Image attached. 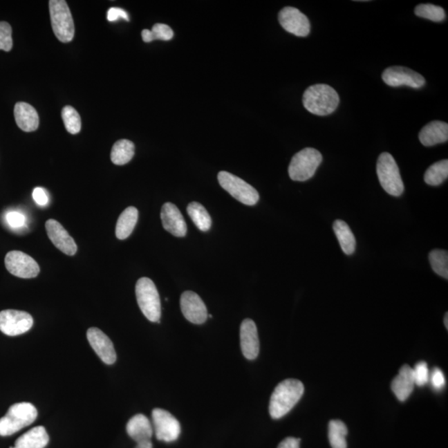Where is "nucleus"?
<instances>
[{"label":"nucleus","instance_id":"nucleus-1","mask_svg":"<svg viewBox=\"0 0 448 448\" xmlns=\"http://www.w3.org/2000/svg\"><path fill=\"white\" fill-rule=\"evenodd\" d=\"M300 380L288 379L278 384L271 396L269 413L274 419L284 417L292 410L304 393Z\"/></svg>","mask_w":448,"mask_h":448},{"label":"nucleus","instance_id":"nucleus-2","mask_svg":"<svg viewBox=\"0 0 448 448\" xmlns=\"http://www.w3.org/2000/svg\"><path fill=\"white\" fill-rule=\"evenodd\" d=\"M339 103L338 93L333 87L326 84L310 86L303 95V105L306 109L319 116L333 113Z\"/></svg>","mask_w":448,"mask_h":448},{"label":"nucleus","instance_id":"nucleus-3","mask_svg":"<svg viewBox=\"0 0 448 448\" xmlns=\"http://www.w3.org/2000/svg\"><path fill=\"white\" fill-rule=\"evenodd\" d=\"M37 417V410L30 402H18L8 409L6 416L0 418V436L7 437L31 425Z\"/></svg>","mask_w":448,"mask_h":448},{"label":"nucleus","instance_id":"nucleus-4","mask_svg":"<svg viewBox=\"0 0 448 448\" xmlns=\"http://www.w3.org/2000/svg\"><path fill=\"white\" fill-rule=\"evenodd\" d=\"M136 300L141 311L149 321L160 323L161 304L159 292L153 281L142 277L136 285Z\"/></svg>","mask_w":448,"mask_h":448},{"label":"nucleus","instance_id":"nucleus-5","mask_svg":"<svg viewBox=\"0 0 448 448\" xmlns=\"http://www.w3.org/2000/svg\"><path fill=\"white\" fill-rule=\"evenodd\" d=\"M377 174L383 189L394 197L404 193V185L400 169L394 158L389 153H382L377 162Z\"/></svg>","mask_w":448,"mask_h":448},{"label":"nucleus","instance_id":"nucleus-6","mask_svg":"<svg viewBox=\"0 0 448 448\" xmlns=\"http://www.w3.org/2000/svg\"><path fill=\"white\" fill-rule=\"evenodd\" d=\"M323 160L321 152L314 148L301 149L292 157L288 173L294 181H306L314 176Z\"/></svg>","mask_w":448,"mask_h":448},{"label":"nucleus","instance_id":"nucleus-7","mask_svg":"<svg viewBox=\"0 0 448 448\" xmlns=\"http://www.w3.org/2000/svg\"><path fill=\"white\" fill-rule=\"evenodd\" d=\"M49 12L54 35L62 43H69L73 39L75 27L68 3L65 0H51Z\"/></svg>","mask_w":448,"mask_h":448},{"label":"nucleus","instance_id":"nucleus-8","mask_svg":"<svg viewBox=\"0 0 448 448\" xmlns=\"http://www.w3.org/2000/svg\"><path fill=\"white\" fill-rule=\"evenodd\" d=\"M218 180L224 190L243 205L252 206L259 201L256 189L234 174L221 171L218 174Z\"/></svg>","mask_w":448,"mask_h":448},{"label":"nucleus","instance_id":"nucleus-9","mask_svg":"<svg viewBox=\"0 0 448 448\" xmlns=\"http://www.w3.org/2000/svg\"><path fill=\"white\" fill-rule=\"evenodd\" d=\"M152 422L153 433L160 441L172 442L180 437V422L168 411L161 409H153Z\"/></svg>","mask_w":448,"mask_h":448},{"label":"nucleus","instance_id":"nucleus-10","mask_svg":"<svg viewBox=\"0 0 448 448\" xmlns=\"http://www.w3.org/2000/svg\"><path fill=\"white\" fill-rule=\"evenodd\" d=\"M33 325L30 314L22 310H6L0 312V330L8 336L26 333Z\"/></svg>","mask_w":448,"mask_h":448},{"label":"nucleus","instance_id":"nucleus-11","mask_svg":"<svg viewBox=\"0 0 448 448\" xmlns=\"http://www.w3.org/2000/svg\"><path fill=\"white\" fill-rule=\"evenodd\" d=\"M6 267L12 275L17 277L35 278L39 275L40 268L37 261L26 253L20 251H11L6 256Z\"/></svg>","mask_w":448,"mask_h":448},{"label":"nucleus","instance_id":"nucleus-12","mask_svg":"<svg viewBox=\"0 0 448 448\" xmlns=\"http://www.w3.org/2000/svg\"><path fill=\"white\" fill-rule=\"evenodd\" d=\"M382 78L390 86H408L413 88H421L425 85V78L413 70L405 66H390L385 69Z\"/></svg>","mask_w":448,"mask_h":448},{"label":"nucleus","instance_id":"nucleus-13","mask_svg":"<svg viewBox=\"0 0 448 448\" xmlns=\"http://www.w3.org/2000/svg\"><path fill=\"white\" fill-rule=\"evenodd\" d=\"M278 20L281 27L286 32L297 37H306L310 32V24L308 18L293 7L282 8L278 15Z\"/></svg>","mask_w":448,"mask_h":448},{"label":"nucleus","instance_id":"nucleus-14","mask_svg":"<svg viewBox=\"0 0 448 448\" xmlns=\"http://www.w3.org/2000/svg\"><path fill=\"white\" fill-rule=\"evenodd\" d=\"M180 307L183 315L188 321L196 325L205 323L207 318V310L198 294L187 290L181 295Z\"/></svg>","mask_w":448,"mask_h":448},{"label":"nucleus","instance_id":"nucleus-15","mask_svg":"<svg viewBox=\"0 0 448 448\" xmlns=\"http://www.w3.org/2000/svg\"><path fill=\"white\" fill-rule=\"evenodd\" d=\"M86 337L95 354L104 363L113 364L115 362L116 353L113 343L103 331L98 328H90L87 330Z\"/></svg>","mask_w":448,"mask_h":448},{"label":"nucleus","instance_id":"nucleus-16","mask_svg":"<svg viewBox=\"0 0 448 448\" xmlns=\"http://www.w3.org/2000/svg\"><path fill=\"white\" fill-rule=\"evenodd\" d=\"M46 230L54 246L65 254L73 256L77 251V243L64 227L54 219H49L45 224Z\"/></svg>","mask_w":448,"mask_h":448},{"label":"nucleus","instance_id":"nucleus-17","mask_svg":"<svg viewBox=\"0 0 448 448\" xmlns=\"http://www.w3.org/2000/svg\"><path fill=\"white\" fill-rule=\"evenodd\" d=\"M241 348L248 360H255L259 355L260 344L256 326L251 319H246L240 327Z\"/></svg>","mask_w":448,"mask_h":448},{"label":"nucleus","instance_id":"nucleus-18","mask_svg":"<svg viewBox=\"0 0 448 448\" xmlns=\"http://www.w3.org/2000/svg\"><path fill=\"white\" fill-rule=\"evenodd\" d=\"M160 218L165 230L174 236L182 238L187 234V225L180 209L172 203L162 206Z\"/></svg>","mask_w":448,"mask_h":448},{"label":"nucleus","instance_id":"nucleus-19","mask_svg":"<svg viewBox=\"0 0 448 448\" xmlns=\"http://www.w3.org/2000/svg\"><path fill=\"white\" fill-rule=\"evenodd\" d=\"M414 379L413 368L408 364L402 366L398 375L394 377L391 389L398 400L404 402L408 400L414 389Z\"/></svg>","mask_w":448,"mask_h":448},{"label":"nucleus","instance_id":"nucleus-20","mask_svg":"<svg viewBox=\"0 0 448 448\" xmlns=\"http://www.w3.org/2000/svg\"><path fill=\"white\" fill-rule=\"evenodd\" d=\"M419 140L424 147L447 142L448 140V124L435 120L423 127L419 133Z\"/></svg>","mask_w":448,"mask_h":448},{"label":"nucleus","instance_id":"nucleus-21","mask_svg":"<svg viewBox=\"0 0 448 448\" xmlns=\"http://www.w3.org/2000/svg\"><path fill=\"white\" fill-rule=\"evenodd\" d=\"M15 118L18 127L25 132L35 131L39 128V115L35 108L26 102L16 103Z\"/></svg>","mask_w":448,"mask_h":448},{"label":"nucleus","instance_id":"nucleus-22","mask_svg":"<svg viewBox=\"0 0 448 448\" xmlns=\"http://www.w3.org/2000/svg\"><path fill=\"white\" fill-rule=\"evenodd\" d=\"M127 431L136 443L149 441L153 433L151 422L143 414H136L129 420Z\"/></svg>","mask_w":448,"mask_h":448},{"label":"nucleus","instance_id":"nucleus-23","mask_svg":"<svg viewBox=\"0 0 448 448\" xmlns=\"http://www.w3.org/2000/svg\"><path fill=\"white\" fill-rule=\"evenodd\" d=\"M49 442V436L43 426H37L16 440L10 448H44Z\"/></svg>","mask_w":448,"mask_h":448},{"label":"nucleus","instance_id":"nucleus-24","mask_svg":"<svg viewBox=\"0 0 448 448\" xmlns=\"http://www.w3.org/2000/svg\"><path fill=\"white\" fill-rule=\"evenodd\" d=\"M138 210L135 207H128L122 212L116 223V238L124 240L130 236L138 221Z\"/></svg>","mask_w":448,"mask_h":448},{"label":"nucleus","instance_id":"nucleus-25","mask_svg":"<svg viewBox=\"0 0 448 448\" xmlns=\"http://www.w3.org/2000/svg\"><path fill=\"white\" fill-rule=\"evenodd\" d=\"M333 230L342 251L346 255H352L355 251L356 240L351 227L346 222L338 219L334 222Z\"/></svg>","mask_w":448,"mask_h":448},{"label":"nucleus","instance_id":"nucleus-26","mask_svg":"<svg viewBox=\"0 0 448 448\" xmlns=\"http://www.w3.org/2000/svg\"><path fill=\"white\" fill-rule=\"evenodd\" d=\"M135 155V144L131 140H120L112 147L111 160L116 165H124Z\"/></svg>","mask_w":448,"mask_h":448},{"label":"nucleus","instance_id":"nucleus-27","mask_svg":"<svg viewBox=\"0 0 448 448\" xmlns=\"http://www.w3.org/2000/svg\"><path fill=\"white\" fill-rule=\"evenodd\" d=\"M187 213H188L192 221L196 225L199 230L207 232L212 226V219L209 213L201 203L198 202L190 203L187 207Z\"/></svg>","mask_w":448,"mask_h":448},{"label":"nucleus","instance_id":"nucleus-28","mask_svg":"<svg viewBox=\"0 0 448 448\" xmlns=\"http://www.w3.org/2000/svg\"><path fill=\"white\" fill-rule=\"evenodd\" d=\"M348 429L340 420H332L328 429V437L332 448H347L346 436Z\"/></svg>","mask_w":448,"mask_h":448},{"label":"nucleus","instance_id":"nucleus-29","mask_svg":"<svg viewBox=\"0 0 448 448\" xmlns=\"http://www.w3.org/2000/svg\"><path fill=\"white\" fill-rule=\"evenodd\" d=\"M448 177V160H443L431 165L424 174L426 184L431 186H438Z\"/></svg>","mask_w":448,"mask_h":448},{"label":"nucleus","instance_id":"nucleus-30","mask_svg":"<svg viewBox=\"0 0 448 448\" xmlns=\"http://www.w3.org/2000/svg\"><path fill=\"white\" fill-rule=\"evenodd\" d=\"M431 268L438 275L448 279V252L441 249H434L429 253Z\"/></svg>","mask_w":448,"mask_h":448},{"label":"nucleus","instance_id":"nucleus-31","mask_svg":"<svg viewBox=\"0 0 448 448\" xmlns=\"http://www.w3.org/2000/svg\"><path fill=\"white\" fill-rule=\"evenodd\" d=\"M144 43H151L153 40L169 41L173 39L174 32L172 28L164 24H156L152 30L144 29L141 32Z\"/></svg>","mask_w":448,"mask_h":448},{"label":"nucleus","instance_id":"nucleus-32","mask_svg":"<svg viewBox=\"0 0 448 448\" xmlns=\"http://www.w3.org/2000/svg\"><path fill=\"white\" fill-rule=\"evenodd\" d=\"M415 15L433 22H442L446 19L445 10L442 7L431 3H422L415 8Z\"/></svg>","mask_w":448,"mask_h":448},{"label":"nucleus","instance_id":"nucleus-33","mask_svg":"<svg viewBox=\"0 0 448 448\" xmlns=\"http://www.w3.org/2000/svg\"><path fill=\"white\" fill-rule=\"evenodd\" d=\"M62 118L64 120V126L70 134L76 135L80 132L82 128V120L75 108L71 106H66L62 111Z\"/></svg>","mask_w":448,"mask_h":448},{"label":"nucleus","instance_id":"nucleus-34","mask_svg":"<svg viewBox=\"0 0 448 448\" xmlns=\"http://www.w3.org/2000/svg\"><path fill=\"white\" fill-rule=\"evenodd\" d=\"M413 379L415 385L422 387L429 382L430 371L427 364L424 361H421L415 365L413 368Z\"/></svg>","mask_w":448,"mask_h":448},{"label":"nucleus","instance_id":"nucleus-35","mask_svg":"<svg viewBox=\"0 0 448 448\" xmlns=\"http://www.w3.org/2000/svg\"><path fill=\"white\" fill-rule=\"evenodd\" d=\"M12 48V28L7 22H0V50L10 52Z\"/></svg>","mask_w":448,"mask_h":448},{"label":"nucleus","instance_id":"nucleus-36","mask_svg":"<svg viewBox=\"0 0 448 448\" xmlns=\"http://www.w3.org/2000/svg\"><path fill=\"white\" fill-rule=\"evenodd\" d=\"M429 381L435 390H442L445 387L446 379L443 372L438 368H435L430 373Z\"/></svg>","mask_w":448,"mask_h":448},{"label":"nucleus","instance_id":"nucleus-37","mask_svg":"<svg viewBox=\"0 0 448 448\" xmlns=\"http://www.w3.org/2000/svg\"><path fill=\"white\" fill-rule=\"evenodd\" d=\"M7 222L12 228H19L25 225V217L19 212H10L6 216Z\"/></svg>","mask_w":448,"mask_h":448},{"label":"nucleus","instance_id":"nucleus-38","mask_svg":"<svg viewBox=\"0 0 448 448\" xmlns=\"http://www.w3.org/2000/svg\"><path fill=\"white\" fill-rule=\"evenodd\" d=\"M119 19H123L124 20L129 21L128 14L124 10L119 8H111L107 12V19L110 22H115V21L118 20Z\"/></svg>","mask_w":448,"mask_h":448},{"label":"nucleus","instance_id":"nucleus-39","mask_svg":"<svg viewBox=\"0 0 448 448\" xmlns=\"http://www.w3.org/2000/svg\"><path fill=\"white\" fill-rule=\"evenodd\" d=\"M32 198L37 205L45 206L48 205V196L43 188H35L32 192Z\"/></svg>","mask_w":448,"mask_h":448},{"label":"nucleus","instance_id":"nucleus-40","mask_svg":"<svg viewBox=\"0 0 448 448\" xmlns=\"http://www.w3.org/2000/svg\"><path fill=\"white\" fill-rule=\"evenodd\" d=\"M300 439L292 437L286 438L277 448H300Z\"/></svg>","mask_w":448,"mask_h":448},{"label":"nucleus","instance_id":"nucleus-41","mask_svg":"<svg viewBox=\"0 0 448 448\" xmlns=\"http://www.w3.org/2000/svg\"><path fill=\"white\" fill-rule=\"evenodd\" d=\"M136 448H153L151 440L137 443Z\"/></svg>","mask_w":448,"mask_h":448},{"label":"nucleus","instance_id":"nucleus-42","mask_svg":"<svg viewBox=\"0 0 448 448\" xmlns=\"http://www.w3.org/2000/svg\"><path fill=\"white\" fill-rule=\"evenodd\" d=\"M444 325H445L447 329H448V315L446 313L445 317H444Z\"/></svg>","mask_w":448,"mask_h":448}]
</instances>
